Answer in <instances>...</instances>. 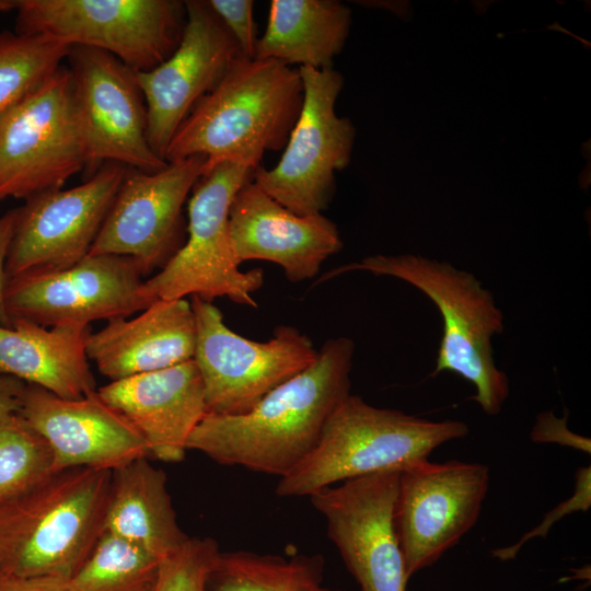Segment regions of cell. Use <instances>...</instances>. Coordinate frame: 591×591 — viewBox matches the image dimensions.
<instances>
[{
  "instance_id": "obj_3",
  "label": "cell",
  "mask_w": 591,
  "mask_h": 591,
  "mask_svg": "<svg viewBox=\"0 0 591 591\" xmlns=\"http://www.w3.org/2000/svg\"><path fill=\"white\" fill-rule=\"evenodd\" d=\"M112 471H55L0 505V571L73 578L104 531Z\"/></svg>"
},
{
  "instance_id": "obj_19",
  "label": "cell",
  "mask_w": 591,
  "mask_h": 591,
  "mask_svg": "<svg viewBox=\"0 0 591 591\" xmlns=\"http://www.w3.org/2000/svg\"><path fill=\"white\" fill-rule=\"evenodd\" d=\"M237 262L279 265L290 281L315 277L322 264L340 251L336 224L322 213L298 216L248 181L235 195L229 218Z\"/></svg>"
},
{
  "instance_id": "obj_6",
  "label": "cell",
  "mask_w": 591,
  "mask_h": 591,
  "mask_svg": "<svg viewBox=\"0 0 591 591\" xmlns=\"http://www.w3.org/2000/svg\"><path fill=\"white\" fill-rule=\"evenodd\" d=\"M253 169L222 162L205 171L188 201V237L153 277L142 281L139 294L148 306L159 300L196 296L207 302L228 297L256 308L252 293L264 282L259 268L242 271L230 235L231 205L253 178Z\"/></svg>"
},
{
  "instance_id": "obj_24",
  "label": "cell",
  "mask_w": 591,
  "mask_h": 591,
  "mask_svg": "<svg viewBox=\"0 0 591 591\" xmlns=\"http://www.w3.org/2000/svg\"><path fill=\"white\" fill-rule=\"evenodd\" d=\"M349 24V9L337 1L273 0L255 58L274 59L290 67L332 69Z\"/></svg>"
},
{
  "instance_id": "obj_32",
  "label": "cell",
  "mask_w": 591,
  "mask_h": 591,
  "mask_svg": "<svg viewBox=\"0 0 591 591\" xmlns=\"http://www.w3.org/2000/svg\"><path fill=\"white\" fill-rule=\"evenodd\" d=\"M564 419L556 418L552 413L537 417L532 429L531 439L535 442H556L590 453V439L572 433Z\"/></svg>"
},
{
  "instance_id": "obj_15",
  "label": "cell",
  "mask_w": 591,
  "mask_h": 591,
  "mask_svg": "<svg viewBox=\"0 0 591 591\" xmlns=\"http://www.w3.org/2000/svg\"><path fill=\"white\" fill-rule=\"evenodd\" d=\"M398 476L371 474L309 496L360 591H406L409 578L394 522Z\"/></svg>"
},
{
  "instance_id": "obj_31",
  "label": "cell",
  "mask_w": 591,
  "mask_h": 591,
  "mask_svg": "<svg viewBox=\"0 0 591 591\" xmlns=\"http://www.w3.org/2000/svg\"><path fill=\"white\" fill-rule=\"evenodd\" d=\"M210 8L235 39L240 54L250 59L256 53V25L252 0H209Z\"/></svg>"
},
{
  "instance_id": "obj_9",
  "label": "cell",
  "mask_w": 591,
  "mask_h": 591,
  "mask_svg": "<svg viewBox=\"0 0 591 591\" xmlns=\"http://www.w3.org/2000/svg\"><path fill=\"white\" fill-rule=\"evenodd\" d=\"M303 101L283 153L270 170L257 166L253 181L298 216L322 213L335 188V172L349 161L354 129L335 113L343 85L332 69L299 67Z\"/></svg>"
},
{
  "instance_id": "obj_35",
  "label": "cell",
  "mask_w": 591,
  "mask_h": 591,
  "mask_svg": "<svg viewBox=\"0 0 591 591\" xmlns=\"http://www.w3.org/2000/svg\"><path fill=\"white\" fill-rule=\"evenodd\" d=\"M26 383L7 374H0V428L18 415Z\"/></svg>"
},
{
  "instance_id": "obj_14",
  "label": "cell",
  "mask_w": 591,
  "mask_h": 591,
  "mask_svg": "<svg viewBox=\"0 0 591 591\" xmlns=\"http://www.w3.org/2000/svg\"><path fill=\"white\" fill-rule=\"evenodd\" d=\"M68 57L88 163L113 162L143 172L165 167L148 141L146 105L134 71L96 48L72 46Z\"/></svg>"
},
{
  "instance_id": "obj_25",
  "label": "cell",
  "mask_w": 591,
  "mask_h": 591,
  "mask_svg": "<svg viewBox=\"0 0 591 591\" xmlns=\"http://www.w3.org/2000/svg\"><path fill=\"white\" fill-rule=\"evenodd\" d=\"M206 591H346L324 584L320 554L281 556L252 551H220Z\"/></svg>"
},
{
  "instance_id": "obj_5",
  "label": "cell",
  "mask_w": 591,
  "mask_h": 591,
  "mask_svg": "<svg viewBox=\"0 0 591 591\" xmlns=\"http://www.w3.org/2000/svg\"><path fill=\"white\" fill-rule=\"evenodd\" d=\"M468 433L460 420L434 421L380 408L349 394L328 418L314 450L279 478L276 494L303 497L347 479L401 472Z\"/></svg>"
},
{
  "instance_id": "obj_13",
  "label": "cell",
  "mask_w": 591,
  "mask_h": 591,
  "mask_svg": "<svg viewBox=\"0 0 591 591\" xmlns=\"http://www.w3.org/2000/svg\"><path fill=\"white\" fill-rule=\"evenodd\" d=\"M206 157L155 172L127 169L90 255L130 257L142 276L162 268L183 245V205L204 173Z\"/></svg>"
},
{
  "instance_id": "obj_29",
  "label": "cell",
  "mask_w": 591,
  "mask_h": 591,
  "mask_svg": "<svg viewBox=\"0 0 591 591\" xmlns=\"http://www.w3.org/2000/svg\"><path fill=\"white\" fill-rule=\"evenodd\" d=\"M220 552L210 537H189L160 559L153 591H206L213 561Z\"/></svg>"
},
{
  "instance_id": "obj_11",
  "label": "cell",
  "mask_w": 591,
  "mask_h": 591,
  "mask_svg": "<svg viewBox=\"0 0 591 591\" xmlns=\"http://www.w3.org/2000/svg\"><path fill=\"white\" fill-rule=\"evenodd\" d=\"M488 485L480 463L425 461L399 472L394 522L409 579L475 525Z\"/></svg>"
},
{
  "instance_id": "obj_4",
  "label": "cell",
  "mask_w": 591,
  "mask_h": 591,
  "mask_svg": "<svg viewBox=\"0 0 591 591\" xmlns=\"http://www.w3.org/2000/svg\"><path fill=\"white\" fill-rule=\"evenodd\" d=\"M352 270L404 280L427 296L443 322L431 375L443 371L460 375L474 385L472 398L485 414L501 412L509 379L496 366L493 337L502 332L503 315L491 292L473 274L420 255H374L328 271L317 282Z\"/></svg>"
},
{
  "instance_id": "obj_23",
  "label": "cell",
  "mask_w": 591,
  "mask_h": 591,
  "mask_svg": "<svg viewBox=\"0 0 591 591\" xmlns=\"http://www.w3.org/2000/svg\"><path fill=\"white\" fill-rule=\"evenodd\" d=\"M165 473L147 457L112 472L104 531L162 559L189 536L179 528Z\"/></svg>"
},
{
  "instance_id": "obj_20",
  "label": "cell",
  "mask_w": 591,
  "mask_h": 591,
  "mask_svg": "<svg viewBox=\"0 0 591 591\" xmlns=\"http://www.w3.org/2000/svg\"><path fill=\"white\" fill-rule=\"evenodd\" d=\"M142 436L149 454L165 463L184 460L190 434L207 413L195 361L121 380L97 390Z\"/></svg>"
},
{
  "instance_id": "obj_7",
  "label": "cell",
  "mask_w": 591,
  "mask_h": 591,
  "mask_svg": "<svg viewBox=\"0 0 591 591\" xmlns=\"http://www.w3.org/2000/svg\"><path fill=\"white\" fill-rule=\"evenodd\" d=\"M15 10V33L96 48L132 71L167 59L186 22L185 3L177 0H19Z\"/></svg>"
},
{
  "instance_id": "obj_28",
  "label": "cell",
  "mask_w": 591,
  "mask_h": 591,
  "mask_svg": "<svg viewBox=\"0 0 591 591\" xmlns=\"http://www.w3.org/2000/svg\"><path fill=\"white\" fill-rule=\"evenodd\" d=\"M54 472L49 447L19 415L0 428V505L25 494Z\"/></svg>"
},
{
  "instance_id": "obj_26",
  "label": "cell",
  "mask_w": 591,
  "mask_h": 591,
  "mask_svg": "<svg viewBox=\"0 0 591 591\" xmlns=\"http://www.w3.org/2000/svg\"><path fill=\"white\" fill-rule=\"evenodd\" d=\"M71 46L44 34L0 33V120L36 91Z\"/></svg>"
},
{
  "instance_id": "obj_33",
  "label": "cell",
  "mask_w": 591,
  "mask_h": 591,
  "mask_svg": "<svg viewBox=\"0 0 591 591\" xmlns=\"http://www.w3.org/2000/svg\"><path fill=\"white\" fill-rule=\"evenodd\" d=\"M0 591H78L71 578L16 576L0 571Z\"/></svg>"
},
{
  "instance_id": "obj_1",
  "label": "cell",
  "mask_w": 591,
  "mask_h": 591,
  "mask_svg": "<svg viewBox=\"0 0 591 591\" xmlns=\"http://www.w3.org/2000/svg\"><path fill=\"white\" fill-rule=\"evenodd\" d=\"M355 344L327 339L302 372L241 415L206 413L187 450L221 465L277 476L289 474L316 447L339 403L350 394Z\"/></svg>"
},
{
  "instance_id": "obj_8",
  "label": "cell",
  "mask_w": 591,
  "mask_h": 591,
  "mask_svg": "<svg viewBox=\"0 0 591 591\" xmlns=\"http://www.w3.org/2000/svg\"><path fill=\"white\" fill-rule=\"evenodd\" d=\"M195 316V361L204 385L207 413L241 415L270 391L306 369L317 356L312 340L281 325L265 343L233 332L221 311L199 297L190 300Z\"/></svg>"
},
{
  "instance_id": "obj_21",
  "label": "cell",
  "mask_w": 591,
  "mask_h": 591,
  "mask_svg": "<svg viewBox=\"0 0 591 591\" xmlns=\"http://www.w3.org/2000/svg\"><path fill=\"white\" fill-rule=\"evenodd\" d=\"M195 345L190 302L159 300L134 318L112 320L91 333L86 355L100 373L116 381L192 360Z\"/></svg>"
},
{
  "instance_id": "obj_22",
  "label": "cell",
  "mask_w": 591,
  "mask_h": 591,
  "mask_svg": "<svg viewBox=\"0 0 591 591\" xmlns=\"http://www.w3.org/2000/svg\"><path fill=\"white\" fill-rule=\"evenodd\" d=\"M11 323V327L0 325V374L67 399L96 392L86 355L89 325L48 328L20 318Z\"/></svg>"
},
{
  "instance_id": "obj_2",
  "label": "cell",
  "mask_w": 591,
  "mask_h": 591,
  "mask_svg": "<svg viewBox=\"0 0 591 591\" xmlns=\"http://www.w3.org/2000/svg\"><path fill=\"white\" fill-rule=\"evenodd\" d=\"M302 101L298 68L239 56L181 124L165 161L204 155V172L222 162L255 170L266 151L285 148Z\"/></svg>"
},
{
  "instance_id": "obj_27",
  "label": "cell",
  "mask_w": 591,
  "mask_h": 591,
  "mask_svg": "<svg viewBox=\"0 0 591 591\" xmlns=\"http://www.w3.org/2000/svg\"><path fill=\"white\" fill-rule=\"evenodd\" d=\"M159 565L146 549L103 531L72 581L78 591H153Z\"/></svg>"
},
{
  "instance_id": "obj_12",
  "label": "cell",
  "mask_w": 591,
  "mask_h": 591,
  "mask_svg": "<svg viewBox=\"0 0 591 591\" xmlns=\"http://www.w3.org/2000/svg\"><path fill=\"white\" fill-rule=\"evenodd\" d=\"M141 276L130 257L88 254L65 269L9 278L5 310L11 321L45 327L129 317L148 308L139 294Z\"/></svg>"
},
{
  "instance_id": "obj_16",
  "label": "cell",
  "mask_w": 591,
  "mask_h": 591,
  "mask_svg": "<svg viewBox=\"0 0 591 591\" xmlns=\"http://www.w3.org/2000/svg\"><path fill=\"white\" fill-rule=\"evenodd\" d=\"M127 169L106 162L81 185L27 198L9 248L7 278L65 269L85 257Z\"/></svg>"
},
{
  "instance_id": "obj_34",
  "label": "cell",
  "mask_w": 591,
  "mask_h": 591,
  "mask_svg": "<svg viewBox=\"0 0 591 591\" xmlns=\"http://www.w3.org/2000/svg\"><path fill=\"white\" fill-rule=\"evenodd\" d=\"M20 207L5 212L0 217V325L11 327V318L4 304V291L7 286L5 263L9 248L18 225Z\"/></svg>"
},
{
  "instance_id": "obj_18",
  "label": "cell",
  "mask_w": 591,
  "mask_h": 591,
  "mask_svg": "<svg viewBox=\"0 0 591 591\" xmlns=\"http://www.w3.org/2000/svg\"><path fill=\"white\" fill-rule=\"evenodd\" d=\"M18 415L47 443L55 471L91 467L113 472L149 455L142 436L97 390L67 399L26 384Z\"/></svg>"
},
{
  "instance_id": "obj_17",
  "label": "cell",
  "mask_w": 591,
  "mask_h": 591,
  "mask_svg": "<svg viewBox=\"0 0 591 591\" xmlns=\"http://www.w3.org/2000/svg\"><path fill=\"white\" fill-rule=\"evenodd\" d=\"M184 3L186 22L176 49L155 68L134 71L146 105L149 144L164 161L181 124L242 56L208 1Z\"/></svg>"
},
{
  "instance_id": "obj_10",
  "label": "cell",
  "mask_w": 591,
  "mask_h": 591,
  "mask_svg": "<svg viewBox=\"0 0 591 591\" xmlns=\"http://www.w3.org/2000/svg\"><path fill=\"white\" fill-rule=\"evenodd\" d=\"M88 164L69 68L0 120V201L59 189Z\"/></svg>"
},
{
  "instance_id": "obj_30",
  "label": "cell",
  "mask_w": 591,
  "mask_h": 591,
  "mask_svg": "<svg viewBox=\"0 0 591 591\" xmlns=\"http://www.w3.org/2000/svg\"><path fill=\"white\" fill-rule=\"evenodd\" d=\"M591 506V468L590 466L580 467L576 473V485L573 495L556 506L544 520L533 530L524 534L515 544L493 551V555L501 560L512 559L523 546L524 543L534 537H545L553 523L563 519L566 514L575 511H587Z\"/></svg>"
},
{
  "instance_id": "obj_36",
  "label": "cell",
  "mask_w": 591,
  "mask_h": 591,
  "mask_svg": "<svg viewBox=\"0 0 591 591\" xmlns=\"http://www.w3.org/2000/svg\"><path fill=\"white\" fill-rule=\"evenodd\" d=\"M18 4L19 0H0V12L15 10Z\"/></svg>"
}]
</instances>
